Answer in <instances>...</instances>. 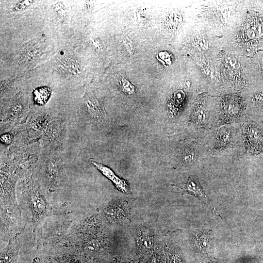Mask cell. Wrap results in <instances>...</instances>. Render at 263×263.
Here are the masks:
<instances>
[{
  "instance_id": "6da1fadb",
  "label": "cell",
  "mask_w": 263,
  "mask_h": 263,
  "mask_svg": "<svg viewBox=\"0 0 263 263\" xmlns=\"http://www.w3.org/2000/svg\"><path fill=\"white\" fill-rule=\"evenodd\" d=\"M26 199L32 214L34 229L37 228L47 218L57 214L34 180H31L28 185Z\"/></svg>"
},
{
  "instance_id": "7a4b0ae2",
  "label": "cell",
  "mask_w": 263,
  "mask_h": 263,
  "mask_svg": "<svg viewBox=\"0 0 263 263\" xmlns=\"http://www.w3.org/2000/svg\"><path fill=\"white\" fill-rule=\"evenodd\" d=\"M22 218L18 205H1V240L16 236L21 228Z\"/></svg>"
},
{
  "instance_id": "3957f363",
  "label": "cell",
  "mask_w": 263,
  "mask_h": 263,
  "mask_svg": "<svg viewBox=\"0 0 263 263\" xmlns=\"http://www.w3.org/2000/svg\"><path fill=\"white\" fill-rule=\"evenodd\" d=\"M8 170L1 168V205H18L15 193L16 177L14 171Z\"/></svg>"
},
{
  "instance_id": "277c9868",
  "label": "cell",
  "mask_w": 263,
  "mask_h": 263,
  "mask_svg": "<svg viewBox=\"0 0 263 263\" xmlns=\"http://www.w3.org/2000/svg\"><path fill=\"white\" fill-rule=\"evenodd\" d=\"M44 181L49 189H56L61 185L63 177L61 162L56 158L49 160L45 165Z\"/></svg>"
},
{
  "instance_id": "5b68a950",
  "label": "cell",
  "mask_w": 263,
  "mask_h": 263,
  "mask_svg": "<svg viewBox=\"0 0 263 263\" xmlns=\"http://www.w3.org/2000/svg\"><path fill=\"white\" fill-rule=\"evenodd\" d=\"M246 144L249 152L257 153L263 150V135L253 125H249L246 129Z\"/></svg>"
},
{
  "instance_id": "8992f818",
  "label": "cell",
  "mask_w": 263,
  "mask_h": 263,
  "mask_svg": "<svg viewBox=\"0 0 263 263\" xmlns=\"http://www.w3.org/2000/svg\"><path fill=\"white\" fill-rule=\"evenodd\" d=\"M242 102L236 97L225 98L221 105V111L224 119L227 120L237 118L242 113ZM225 119V120H226Z\"/></svg>"
},
{
  "instance_id": "52a82bcc",
  "label": "cell",
  "mask_w": 263,
  "mask_h": 263,
  "mask_svg": "<svg viewBox=\"0 0 263 263\" xmlns=\"http://www.w3.org/2000/svg\"><path fill=\"white\" fill-rule=\"evenodd\" d=\"M91 163L103 176L112 182L119 191L127 192L129 187L124 180L118 178L109 167L93 161H91Z\"/></svg>"
},
{
  "instance_id": "ba28073f",
  "label": "cell",
  "mask_w": 263,
  "mask_h": 263,
  "mask_svg": "<svg viewBox=\"0 0 263 263\" xmlns=\"http://www.w3.org/2000/svg\"><path fill=\"white\" fill-rule=\"evenodd\" d=\"M85 104L89 113L93 118L102 121L106 117V113L102 105L92 95H88L85 99Z\"/></svg>"
},
{
  "instance_id": "9c48e42d",
  "label": "cell",
  "mask_w": 263,
  "mask_h": 263,
  "mask_svg": "<svg viewBox=\"0 0 263 263\" xmlns=\"http://www.w3.org/2000/svg\"><path fill=\"white\" fill-rule=\"evenodd\" d=\"M19 251L17 235L12 238L9 244L1 251V263H16Z\"/></svg>"
},
{
  "instance_id": "30bf717a",
  "label": "cell",
  "mask_w": 263,
  "mask_h": 263,
  "mask_svg": "<svg viewBox=\"0 0 263 263\" xmlns=\"http://www.w3.org/2000/svg\"><path fill=\"white\" fill-rule=\"evenodd\" d=\"M184 188L185 190L189 194L196 196L204 202H206V197L197 178L194 177L189 178L185 184Z\"/></svg>"
},
{
  "instance_id": "8fae6325",
  "label": "cell",
  "mask_w": 263,
  "mask_h": 263,
  "mask_svg": "<svg viewBox=\"0 0 263 263\" xmlns=\"http://www.w3.org/2000/svg\"><path fill=\"white\" fill-rule=\"evenodd\" d=\"M103 213L106 218L111 222L118 221L125 217L124 209L116 203L108 205Z\"/></svg>"
},
{
  "instance_id": "7c38bea8",
  "label": "cell",
  "mask_w": 263,
  "mask_h": 263,
  "mask_svg": "<svg viewBox=\"0 0 263 263\" xmlns=\"http://www.w3.org/2000/svg\"><path fill=\"white\" fill-rule=\"evenodd\" d=\"M182 17L179 12H173L168 14L164 19V25L169 32H175L181 27Z\"/></svg>"
},
{
  "instance_id": "4fadbf2b",
  "label": "cell",
  "mask_w": 263,
  "mask_h": 263,
  "mask_svg": "<svg viewBox=\"0 0 263 263\" xmlns=\"http://www.w3.org/2000/svg\"><path fill=\"white\" fill-rule=\"evenodd\" d=\"M223 59V64L225 70L227 72V74L230 77L231 76L232 79L240 78V66L237 60L230 56H226Z\"/></svg>"
},
{
  "instance_id": "5bb4252c",
  "label": "cell",
  "mask_w": 263,
  "mask_h": 263,
  "mask_svg": "<svg viewBox=\"0 0 263 263\" xmlns=\"http://www.w3.org/2000/svg\"><path fill=\"white\" fill-rule=\"evenodd\" d=\"M154 237L151 231L147 228H142L139 232L138 242L145 249L152 248L154 244Z\"/></svg>"
},
{
  "instance_id": "9a60e30c",
  "label": "cell",
  "mask_w": 263,
  "mask_h": 263,
  "mask_svg": "<svg viewBox=\"0 0 263 263\" xmlns=\"http://www.w3.org/2000/svg\"><path fill=\"white\" fill-rule=\"evenodd\" d=\"M185 97V94L182 91H177L173 97L168 106L169 114L172 116H175L178 113L179 108L180 107Z\"/></svg>"
},
{
  "instance_id": "2e32d148",
  "label": "cell",
  "mask_w": 263,
  "mask_h": 263,
  "mask_svg": "<svg viewBox=\"0 0 263 263\" xmlns=\"http://www.w3.org/2000/svg\"><path fill=\"white\" fill-rule=\"evenodd\" d=\"M181 157L184 163H192L196 159V151L193 148L189 147H185L181 151Z\"/></svg>"
},
{
  "instance_id": "e0dca14e",
  "label": "cell",
  "mask_w": 263,
  "mask_h": 263,
  "mask_svg": "<svg viewBox=\"0 0 263 263\" xmlns=\"http://www.w3.org/2000/svg\"><path fill=\"white\" fill-rule=\"evenodd\" d=\"M205 115L201 105H197L194 108L191 115V120L197 124H201L204 120Z\"/></svg>"
},
{
  "instance_id": "ac0fdd59",
  "label": "cell",
  "mask_w": 263,
  "mask_h": 263,
  "mask_svg": "<svg viewBox=\"0 0 263 263\" xmlns=\"http://www.w3.org/2000/svg\"><path fill=\"white\" fill-rule=\"evenodd\" d=\"M231 139V134L229 131L221 130L219 134V139L216 148H222L229 145Z\"/></svg>"
},
{
  "instance_id": "d6986e66",
  "label": "cell",
  "mask_w": 263,
  "mask_h": 263,
  "mask_svg": "<svg viewBox=\"0 0 263 263\" xmlns=\"http://www.w3.org/2000/svg\"><path fill=\"white\" fill-rule=\"evenodd\" d=\"M49 90L46 88L38 89L34 93L35 100L37 103L41 104L46 103L49 99Z\"/></svg>"
},
{
  "instance_id": "ffe728a7",
  "label": "cell",
  "mask_w": 263,
  "mask_h": 263,
  "mask_svg": "<svg viewBox=\"0 0 263 263\" xmlns=\"http://www.w3.org/2000/svg\"><path fill=\"white\" fill-rule=\"evenodd\" d=\"M119 85L121 88L122 91L129 95L135 93V89L134 86L124 78L120 80Z\"/></svg>"
},
{
  "instance_id": "44dd1931",
  "label": "cell",
  "mask_w": 263,
  "mask_h": 263,
  "mask_svg": "<svg viewBox=\"0 0 263 263\" xmlns=\"http://www.w3.org/2000/svg\"><path fill=\"white\" fill-rule=\"evenodd\" d=\"M203 234H197L196 236V238L194 240L195 242L199 247H207L208 244L209 243V238L206 233H202Z\"/></svg>"
},
{
  "instance_id": "7402d4cb",
  "label": "cell",
  "mask_w": 263,
  "mask_h": 263,
  "mask_svg": "<svg viewBox=\"0 0 263 263\" xmlns=\"http://www.w3.org/2000/svg\"><path fill=\"white\" fill-rule=\"evenodd\" d=\"M33 1H21L17 4L15 7V10L16 11H21L29 7L33 3Z\"/></svg>"
},
{
  "instance_id": "603a6c76",
  "label": "cell",
  "mask_w": 263,
  "mask_h": 263,
  "mask_svg": "<svg viewBox=\"0 0 263 263\" xmlns=\"http://www.w3.org/2000/svg\"><path fill=\"white\" fill-rule=\"evenodd\" d=\"M53 263H74V259L70 257H65L56 260Z\"/></svg>"
},
{
  "instance_id": "cb8c5ba5",
  "label": "cell",
  "mask_w": 263,
  "mask_h": 263,
  "mask_svg": "<svg viewBox=\"0 0 263 263\" xmlns=\"http://www.w3.org/2000/svg\"><path fill=\"white\" fill-rule=\"evenodd\" d=\"M12 141V137L10 135L6 134L2 136L1 141L2 143L8 145L11 144Z\"/></svg>"
},
{
  "instance_id": "d4e9b609",
  "label": "cell",
  "mask_w": 263,
  "mask_h": 263,
  "mask_svg": "<svg viewBox=\"0 0 263 263\" xmlns=\"http://www.w3.org/2000/svg\"><path fill=\"white\" fill-rule=\"evenodd\" d=\"M33 263H41L40 261L38 260V259H37L36 260H35Z\"/></svg>"
}]
</instances>
